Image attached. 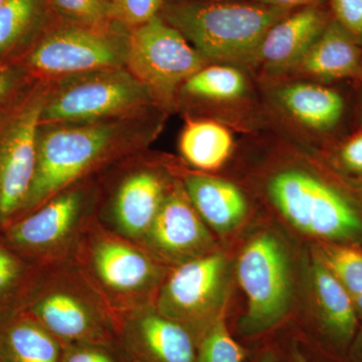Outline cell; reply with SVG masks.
Segmentation results:
<instances>
[{
    "label": "cell",
    "mask_w": 362,
    "mask_h": 362,
    "mask_svg": "<svg viewBox=\"0 0 362 362\" xmlns=\"http://www.w3.org/2000/svg\"><path fill=\"white\" fill-rule=\"evenodd\" d=\"M124 54L125 47H119L105 33L73 26L45 35L26 52L23 66L37 78H65L123 66Z\"/></svg>",
    "instance_id": "obj_13"
},
{
    "label": "cell",
    "mask_w": 362,
    "mask_h": 362,
    "mask_svg": "<svg viewBox=\"0 0 362 362\" xmlns=\"http://www.w3.org/2000/svg\"><path fill=\"white\" fill-rule=\"evenodd\" d=\"M57 11L83 28L105 33L114 18L111 0H49Z\"/></svg>",
    "instance_id": "obj_28"
},
{
    "label": "cell",
    "mask_w": 362,
    "mask_h": 362,
    "mask_svg": "<svg viewBox=\"0 0 362 362\" xmlns=\"http://www.w3.org/2000/svg\"><path fill=\"white\" fill-rule=\"evenodd\" d=\"M137 148V141L123 137L121 124L112 121L61 124L40 131L35 175L14 220L35 211L66 188L92 178Z\"/></svg>",
    "instance_id": "obj_1"
},
{
    "label": "cell",
    "mask_w": 362,
    "mask_h": 362,
    "mask_svg": "<svg viewBox=\"0 0 362 362\" xmlns=\"http://www.w3.org/2000/svg\"><path fill=\"white\" fill-rule=\"evenodd\" d=\"M254 362H277V356L274 349H267L259 352Z\"/></svg>",
    "instance_id": "obj_37"
},
{
    "label": "cell",
    "mask_w": 362,
    "mask_h": 362,
    "mask_svg": "<svg viewBox=\"0 0 362 362\" xmlns=\"http://www.w3.org/2000/svg\"><path fill=\"white\" fill-rule=\"evenodd\" d=\"M173 181L156 163L134 162L124 166L106 194L98 188L97 221L141 245Z\"/></svg>",
    "instance_id": "obj_12"
},
{
    "label": "cell",
    "mask_w": 362,
    "mask_h": 362,
    "mask_svg": "<svg viewBox=\"0 0 362 362\" xmlns=\"http://www.w3.org/2000/svg\"><path fill=\"white\" fill-rule=\"evenodd\" d=\"M275 98L296 122L317 132L332 130L344 115V98L338 90L324 85L292 83L279 88Z\"/></svg>",
    "instance_id": "obj_20"
},
{
    "label": "cell",
    "mask_w": 362,
    "mask_h": 362,
    "mask_svg": "<svg viewBox=\"0 0 362 362\" xmlns=\"http://www.w3.org/2000/svg\"><path fill=\"white\" fill-rule=\"evenodd\" d=\"M310 285L314 298L312 331L324 351L346 362L347 352L359 329L354 299L317 257L312 259Z\"/></svg>",
    "instance_id": "obj_16"
},
{
    "label": "cell",
    "mask_w": 362,
    "mask_h": 362,
    "mask_svg": "<svg viewBox=\"0 0 362 362\" xmlns=\"http://www.w3.org/2000/svg\"><path fill=\"white\" fill-rule=\"evenodd\" d=\"M230 264L216 251L169 269L154 307L187 327L199 341L216 321L225 318L230 292Z\"/></svg>",
    "instance_id": "obj_10"
},
{
    "label": "cell",
    "mask_w": 362,
    "mask_h": 362,
    "mask_svg": "<svg viewBox=\"0 0 362 362\" xmlns=\"http://www.w3.org/2000/svg\"><path fill=\"white\" fill-rule=\"evenodd\" d=\"M331 16L362 47V0H328Z\"/></svg>",
    "instance_id": "obj_31"
},
{
    "label": "cell",
    "mask_w": 362,
    "mask_h": 362,
    "mask_svg": "<svg viewBox=\"0 0 362 362\" xmlns=\"http://www.w3.org/2000/svg\"><path fill=\"white\" fill-rule=\"evenodd\" d=\"M291 71L326 82L362 81V47L332 18Z\"/></svg>",
    "instance_id": "obj_18"
},
{
    "label": "cell",
    "mask_w": 362,
    "mask_h": 362,
    "mask_svg": "<svg viewBox=\"0 0 362 362\" xmlns=\"http://www.w3.org/2000/svg\"><path fill=\"white\" fill-rule=\"evenodd\" d=\"M274 350L277 356V362H315L311 357L306 356L301 347L296 343L289 345L284 352Z\"/></svg>",
    "instance_id": "obj_34"
},
{
    "label": "cell",
    "mask_w": 362,
    "mask_h": 362,
    "mask_svg": "<svg viewBox=\"0 0 362 362\" xmlns=\"http://www.w3.org/2000/svg\"><path fill=\"white\" fill-rule=\"evenodd\" d=\"M183 187L192 206L214 232L235 230L246 220L247 202L239 187L233 183L202 173L183 175Z\"/></svg>",
    "instance_id": "obj_19"
},
{
    "label": "cell",
    "mask_w": 362,
    "mask_h": 362,
    "mask_svg": "<svg viewBox=\"0 0 362 362\" xmlns=\"http://www.w3.org/2000/svg\"><path fill=\"white\" fill-rule=\"evenodd\" d=\"M237 276L247 297L239 334L247 339L263 337L280 325L291 309L292 265L282 240L268 232L252 237L238 258Z\"/></svg>",
    "instance_id": "obj_8"
},
{
    "label": "cell",
    "mask_w": 362,
    "mask_h": 362,
    "mask_svg": "<svg viewBox=\"0 0 362 362\" xmlns=\"http://www.w3.org/2000/svg\"><path fill=\"white\" fill-rule=\"evenodd\" d=\"M183 90L192 97L211 101H233L246 93L244 74L228 65L206 66L188 78Z\"/></svg>",
    "instance_id": "obj_25"
},
{
    "label": "cell",
    "mask_w": 362,
    "mask_h": 362,
    "mask_svg": "<svg viewBox=\"0 0 362 362\" xmlns=\"http://www.w3.org/2000/svg\"><path fill=\"white\" fill-rule=\"evenodd\" d=\"M317 258L339 281L351 297L362 292V252L337 244H324Z\"/></svg>",
    "instance_id": "obj_26"
},
{
    "label": "cell",
    "mask_w": 362,
    "mask_h": 362,
    "mask_svg": "<svg viewBox=\"0 0 362 362\" xmlns=\"http://www.w3.org/2000/svg\"><path fill=\"white\" fill-rule=\"evenodd\" d=\"M246 350L233 338L225 318L216 321L197 341L195 362H244Z\"/></svg>",
    "instance_id": "obj_27"
},
{
    "label": "cell",
    "mask_w": 362,
    "mask_h": 362,
    "mask_svg": "<svg viewBox=\"0 0 362 362\" xmlns=\"http://www.w3.org/2000/svg\"><path fill=\"white\" fill-rule=\"evenodd\" d=\"M206 59L182 33L158 16L133 28L125 45L124 64L156 99L169 101Z\"/></svg>",
    "instance_id": "obj_11"
},
{
    "label": "cell",
    "mask_w": 362,
    "mask_h": 362,
    "mask_svg": "<svg viewBox=\"0 0 362 362\" xmlns=\"http://www.w3.org/2000/svg\"><path fill=\"white\" fill-rule=\"evenodd\" d=\"M294 11L259 2H187L169 6L165 18L206 61L247 64L256 62L272 26Z\"/></svg>",
    "instance_id": "obj_3"
},
{
    "label": "cell",
    "mask_w": 362,
    "mask_h": 362,
    "mask_svg": "<svg viewBox=\"0 0 362 362\" xmlns=\"http://www.w3.org/2000/svg\"><path fill=\"white\" fill-rule=\"evenodd\" d=\"M141 246L169 268L218 251L209 226L192 206L182 182L176 180Z\"/></svg>",
    "instance_id": "obj_14"
},
{
    "label": "cell",
    "mask_w": 362,
    "mask_h": 362,
    "mask_svg": "<svg viewBox=\"0 0 362 362\" xmlns=\"http://www.w3.org/2000/svg\"><path fill=\"white\" fill-rule=\"evenodd\" d=\"M18 76L13 66L0 65V106L11 96V93L16 89Z\"/></svg>",
    "instance_id": "obj_33"
},
{
    "label": "cell",
    "mask_w": 362,
    "mask_h": 362,
    "mask_svg": "<svg viewBox=\"0 0 362 362\" xmlns=\"http://www.w3.org/2000/svg\"><path fill=\"white\" fill-rule=\"evenodd\" d=\"M40 13V0H8L0 6V65L18 62Z\"/></svg>",
    "instance_id": "obj_24"
},
{
    "label": "cell",
    "mask_w": 362,
    "mask_h": 362,
    "mask_svg": "<svg viewBox=\"0 0 362 362\" xmlns=\"http://www.w3.org/2000/svg\"><path fill=\"white\" fill-rule=\"evenodd\" d=\"M74 262L116 314L153 304L170 269L141 245L111 232L97 218L86 230Z\"/></svg>",
    "instance_id": "obj_2"
},
{
    "label": "cell",
    "mask_w": 362,
    "mask_h": 362,
    "mask_svg": "<svg viewBox=\"0 0 362 362\" xmlns=\"http://www.w3.org/2000/svg\"><path fill=\"white\" fill-rule=\"evenodd\" d=\"M97 202L98 187L93 177L81 181L11 221L0 235L35 265L74 261L86 230L96 218Z\"/></svg>",
    "instance_id": "obj_5"
},
{
    "label": "cell",
    "mask_w": 362,
    "mask_h": 362,
    "mask_svg": "<svg viewBox=\"0 0 362 362\" xmlns=\"http://www.w3.org/2000/svg\"><path fill=\"white\" fill-rule=\"evenodd\" d=\"M163 4L164 0H111L114 18L131 28L158 16Z\"/></svg>",
    "instance_id": "obj_30"
},
{
    "label": "cell",
    "mask_w": 362,
    "mask_h": 362,
    "mask_svg": "<svg viewBox=\"0 0 362 362\" xmlns=\"http://www.w3.org/2000/svg\"><path fill=\"white\" fill-rule=\"evenodd\" d=\"M352 299H354V307H356L357 316H358L359 320H362V292L361 294L352 297Z\"/></svg>",
    "instance_id": "obj_38"
},
{
    "label": "cell",
    "mask_w": 362,
    "mask_h": 362,
    "mask_svg": "<svg viewBox=\"0 0 362 362\" xmlns=\"http://www.w3.org/2000/svg\"><path fill=\"white\" fill-rule=\"evenodd\" d=\"M346 362H362V327L357 331L347 352Z\"/></svg>",
    "instance_id": "obj_36"
},
{
    "label": "cell",
    "mask_w": 362,
    "mask_h": 362,
    "mask_svg": "<svg viewBox=\"0 0 362 362\" xmlns=\"http://www.w3.org/2000/svg\"><path fill=\"white\" fill-rule=\"evenodd\" d=\"M325 1H327V0H257V2H259V4L286 9L319 6V4H323Z\"/></svg>",
    "instance_id": "obj_35"
},
{
    "label": "cell",
    "mask_w": 362,
    "mask_h": 362,
    "mask_svg": "<svg viewBox=\"0 0 362 362\" xmlns=\"http://www.w3.org/2000/svg\"><path fill=\"white\" fill-rule=\"evenodd\" d=\"M211 1H232V0H211Z\"/></svg>",
    "instance_id": "obj_40"
},
{
    "label": "cell",
    "mask_w": 362,
    "mask_h": 362,
    "mask_svg": "<svg viewBox=\"0 0 362 362\" xmlns=\"http://www.w3.org/2000/svg\"><path fill=\"white\" fill-rule=\"evenodd\" d=\"M64 345L25 311L0 322V362H61Z\"/></svg>",
    "instance_id": "obj_21"
},
{
    "label": "cell",
    "mask_w": 362,
    "mask_h": 362,
    "mask_svg": "<svg viewBox=\"0 0 362 362\" xmlns=\"http://www.w3.org/2000/svg\"><path fill=\"white\" fill-rule=\"evenodd\" d=\"M233 148L232 133L214 121H188L181 132V156L188 164L204 173L221 168Z\"/></svg>",
    "instance_id": "obj_22"
},
{
    "label": "cell",
    "mask_w": 362,
    "mask_h": 362,
    "mask_svg": "<svg viewBox=\"0 0 362 362\" xmlns=\"http://www.w3.org/2000/svg\"><path fill=\"white\" fill-rule=\"evenodd\" d=\"M117 346L126 362H195L197 339L153 304L117 314Z\"/></svg>",
    "instance_id": "obj_15"
},
{
    "label": "cell",
    "mask_w": 362,
    "mask_h": 362,
    "mask_svg": "<svg viewBox=\"0 0 362 362\" xmlns=\"http://www.w3.org/2000/svg\"><path fill=\"white\" fill-rule=\"evenodd\" d=\"M7 1H8V0H0V6H2V4H6Z\"/></svg>",
    "instance_id": "obj_39"
},
{
    "label": "cell",
    "mask_w": 362,
    "mask_h": 362,
    "mask_svg": "<svg viewBox=\"0 0 362 362\" xmlns=\"http://www.w3.org/2000/svg\"><path fill=\"white\" fill-rule=\"evenodd\" d=\"M61 362H126L115 342H76L64 345Z\"/></svg>",
    "instance_id": "obj_29"
},
{
    "label": "cell",
    "mask_w": 362,
    "mask_h": 362,
    "mask_svg": "<svg viewBox=\"0 0 362 362\" xmlns=\"http://www.w3.org/2000/svg\"><path fill=\"white\" fill-rule=\"evenodd\" d=\"M20 88L0 106V230L16 218L32 185L40 121L52 89L40 78Z\"/></svg>",
    "instance_id": "obj_7"
},
{
    "label": "cell",
    "mask_w": 362,
    "mask_h": 362,
    "mask_svg": "<svg viewBox=\"0 0 362 362\" xmlns=\"http://www.w3.org/2000/svg\"><path fill=\"white\" fill-rule=\"evenodd\" d=\"M23 311L63 345L115 342L117 314L74 261L40 267Z\"/></svg>",
    "instance_id": "obj_4"
},
{
    "label": "cell",
    "mask_w": 362,
    "mask_h": 362,
    "mask_svg": "<svg viewBox=\"0 0 362 362\" xmlns=\"http://www.w3.org/2000/svg\"><path fill=\"white\" fill-rule=\"evenodd\" d=\"M339 159L345 169L362 176V129L342 145Z\"/></svg>",
    "instance_id": "obj_32"
},
{
    "label": "cell",
    "mask_w": 362,
    "mask_h": 362,
    "mask_svg": "<svg viewBox=\"0 0 362 362\" xmlns=\"http://www.w3.org/2000/svg\"><path fill=\"white\" fill-rule=\"evenodd\" d=\"M332 18L323 4L302 7L277 21L262 40L256 62L273 73L291 71Z\"/></svg>",
    "instance_id": "obj_17"
},
{
    "label": "cell",
    "mask_w": 362,
    "mask_h": 362,
    "mask_svg": "<svg viewBox=\"0 0 362 362\" xmlns=\"http://www.w3.org/2000/svg\"><path fill=\"white\" fill-rule=\"evenodd\" d=\"M269 199L300 232L335 243L362 242V213L354 199L320 175L298 166L279 169Z\"/></svg>",
    "instance_id": "obj_6"
},
{
    "label": "cell",
    "mask_w": 362,
    "mask_h": 362,
    "mask_svg": "<svg viewBox=\"0 0 362 362\" xmlns=\"http://www.w3.org/2000/svg\"><path fill=\"white\" fill-rule=\"evenodd\" d=\"M156 97L123 66L68 76L52 88L40 126L108 120L151 104Z\"/></svg>",
    "instance_id": "obj_9"
},
{
    "label": "cell",
    "mask_w": 362,
    "mask_h": 362,
    "mask_svg": "<svg viewBox=\"0 0 362 362\" xmlns=\"http://www.w3.org/2000/svg\"><path fill=\"white\" fill-rule=\"evenodd\" d=\"M40 269L11 249L0 235V322L23 311Z\"/></svg>",
    "instance_id": "obj_23"
}]
</instances>
